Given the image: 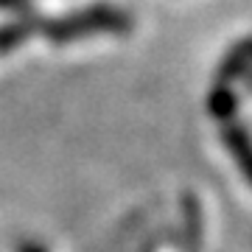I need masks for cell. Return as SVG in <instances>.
<instances>
[{
	"instance_id": "cell-1",
	"label": "cell",
	"mask_w": 252,
	"mask_h": 252,
	"mask_svg": "<svg viewBox=\"0 0 252 252\" xmlns=\"http://www.w3.org/2000/svg\"><path fill=\"white\" fill-rule=\"evenodd\" d=\"M129 28H132V17L115 6H90L81 14L42 23V31L51 42H70L93 34H126Z\"/></svg>"
},
{
	"instance_id": "cell-2",
	"label": "cell",
	"mask_w": 252,
	"mask_h": 252,
	"mask_svg": "<svg viewBox=\"0 0 252 252\" xmlns=\"http://www.w3.org/2000/svg\"><path fill=\"white\" fill-rule=\"evenodd\" d=\"M36 28H42V20L39 17H20L14 20V23H9V26L0 28V54L3 51H11V48H17L20 42H26L28 36L34 34Z\"/></svg>"
},
{
	"instance_id": "cell-3",
	"label": "cell",
	"mask_w": 252,
	"mask_h": 252,
	"mask_svg": "<svg viewBox=\"0 0 252 252\" xmlns=\"http://www.w3.org/2000/svg\"><path fill=\"white\" fill-rule=\"evenodd\" d=\"M247 73H250V42L241 39L233 54H227V59L221 62L219 79H221V84H230L233 79H244Z\"/></svg>"
},
{
	"instance_id": "cell-4",
	"label": "cell",
	"mask_w": 252,
	"mask_h": 252,
	"mask_svg": "<svg viewBox=\"0 0 252 252\" xmlns=\"http://www.w3.org/2000/svg\"><path fill=\"white\" fill-rule=\"evenodd\" d=\"M235 107H238V98L227 84H219L216 90L210 93V112L216 118H230L235 112Z\"/></svg>"
},
{
	"instance_id": "cell-5",
	"label": "cell",
	"mask_w": 252,
	"mask_h": 252,
	"mask_svg": "<svg viewBox=\"0 0 252 252\" xmlns=\"http://www.w3.org/2000/svg\"><path fill=\"white\" fill-rule=\"evenodd\" d=\"M26 0H0V9H23Z\"/></svg>"
}]
</instances>
